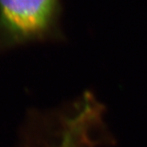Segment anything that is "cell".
<instances>
[{
    "label": "cell",
    "mask_w": 147,
    "mask_h": 147,
    "mask_svg": "<svg viewBox=\"0 0 147 147\" xmlns=\"http://www.w3.org/2000/svg\"><path fill=\"white\" fill-rule=\"evenodd\" d=\"M57 0H0L3 41L16 43L45 35L53 23Z\"/></svg>",
    "instance_id": "cell-1"
}]
</instances>
